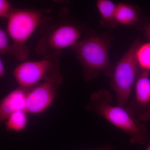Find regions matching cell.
<instances>
[{
  "mask_svg": "<svg viewBox=\"0 0 150 150\" xmlns=\"http://www.w3.org/2000/svg\"><path fill=\"white\" fill-rule=\"evenodd\" d=\"M112 96L106 90L93 93L86 109L103 118L128 134L131 144H144L149 140L146 126L132 115L126 107L113 105Z\"/></svg>",
  "mask_w": 150,
  "mask_h": 150,
  "instance_id": "1",
  "label": "cell"
},
{
  "mask_svg": "<svg viewBox=\"0 0 150 150\" xmlns=\"http://www.w3.org/2000/svg\"><path fill=\"white\" fill-rule=\"evenodd\" d=\"M47 13L42 10L16 9L7 18L6 31L13 42L10 52L19 61L27 59L26 42L38 26L47 20Z\"/></svg>",
  "mask_w": 150,
  "mask_h": 150,
  "instance_id": "2",
  "label": "cell"
},
{
  "mask_svg": "<svg viewBox=\"0 0 150 150\" xmlns=\"http://www.w3.org/2000/svg\"><path fill=\"white\" fill-rule=\"evenodd\" d=\"M109 42L105 38L92 36L78 41L72 47L82 65L86 81L103 73L110 77L113 69L108 56Z\"/></svg>",
  "mask_w": 150,
  "mask_h": 150,
  "instance_id": "3",
  "label": "cell"
},
{
  "mask_svg": "<svg viewBox=\"0 0 150 150\" xmlns=\"http://www.w3.org/2000/svg\"><path fill=\"white\" fill-rule=\"evenodd\" d=\"M140 45L138 38L117 63L110 76V85L116 94V105L121 107H126L138 74L136 52Z\"/></svg>",
  "mask_w": 150,
  "mask_h": 150,
  "instance_id": "4",
  "label": "cell"
},
{
  "mask_svg": "<svg viewBox=\"0 0 150 150\" xmlns=\"http://www.w3.org/2000/svg\"><path fill=\"white\" fill-rule=\"evenodd\" d=\"M59 69L56 57L48 55L41 60L22 62L15 68L13 75L19 87L29 89Z\"/></svg>",
  "mask_w": 150,
  "mask_h": 150,
  "instance_id": "5",
  "label": "cell"
},
{
  "mask_svg": "<svg viewBox=\"0 0 150 150\" xmlns=\"http://www.w3.org/2000/svg\"><path fill=\"white\" fill-rule=\"evenodd\" d=\"M63 81V76L58 71L48 75L40 83L29 89L26 96L25 111L38 114L47 109L56 97Z\"/></svg>",
  "mask_w": 150,
  "mask_h": 150,
  "instance_id": "6",
  "label": "cell"
},
{
  "mask_svg": "<svg viewBox=\"0 0 150 150\" xmlns=\"http://www.w3.org/2000/svg\"><path fill=\"white\" fill-rule=\"evenodd\" d=\"M80 36V31L76 27L71 25H62L43 37L38 44L36 50L41 54L58 52L73 47Z\"/></svg>",
  "mask_w": 150,
  "mask_h": 150,
  "instance_id": "7",
  "label": "cell"
},
{
  "mask_svg": "<svg viewBox=\"0 0 150 150\" xmlns=\"http://www.w3.org/2000/svg\"><path fill=\"white\" fill-rule=\"evenodd\" d=\"M149 71L139 69L137 75L134 98L126 107L141 121L150 119V79Z\"/></svg>",
  "mask_w": 150,
  "mask_h": 150,
  "instance_id": "8",
  "label": "cell"
},
{
  "mask_svg": "<svg viewBox=\"0 0 150 150\" xmlns=\"http://www.w3.org/2000/svg\"><path fill=\"white\" fill-rule=\"evenodd\" d=\"M28 90L19 87L9 93L3 98L0 104L1 121H6L10 115L16 111L25 110Z\"/></svg>",
  "mask_w": 150,
  "mask_h": 150,
  "instance_id": "9",
  "label": "cell"
},
{
  "mask_svg": "<svg viewBox=\"0 0 150 150\" xmlns=\"http://www.w3.org/2000/svg\"><path fill=\"white\" fill-rule=\"evenodd\" d=\"M141 17L139 8L127 3L121 2L116 4L115 20L117 23L127 25L136 24Z\"/></svg>",
  "mask_w": 150,
  "mask_h": 150,
  "instance_id": "10",
  "label": "cell"
},
{
  "mask_svg": "<svg viewBox=\"0 0 150 150\" xmlns=\"http://www.w3.org/2000/svg\"><path fill=\"white\" fill-rule=\"evenodd\" d=\"M96 6L101 16L102 25L113 28L118 24L115 20L116 4L111 0H97Z\"/></svg>",
  "mask_w": 150,
  "mask_h": 150,
  "instance_id": "11",
  "label": "cell"
},
{
  "mask_svg": "<svg viewBox=\"0 0 150 150\" xmlns=\"http://www.w3.org/2000/svg\"><path fill=\"white\" fill-rule=\"evenodd\" d=\"M27 113L25 110H20L10 115L6 120V130L14 132L24 130L28 121Z\"/></svg>",
  "mask_w": 150,
  "mask_h": 150,
  "instance_id": "12",
  "label": "cell"
},
{
  "mask_svg": "<svg viewBox=\"0 0 150 150\" xmlns=\"http://www.w3.org/2000/svg\"><path fill=\"white\" fill-rule=\"evenodd\" d=\"M136 58L141 69L150 71V42L139 46L136 52Z\"/></svg>",
  "mask_w": 150,
  "mask_h": 150,
  "instance_id": "13",
  "label": "cell"
},
{
  "mask_svg": "<svg viewBox=\"0 0 150 150\" xmlns=\"http://www.w3.org/2000/svg\"><path fill=\"white\" fill-rule=\"evenodd\" d=\"M8 34L6 31L0 29V54H4L10 52L11 45L9 40Z\"/></svg>",
  "mask_w": 150,
  "mask_h": 150,
  "instance_id": "14",
  "label": "cell"
},
{
  "mask_svg": "<svg viewBox=\"0 0 150 150\" xmlns=\"http://www.w3.org/2000/svg\"><path fill=\"white\" fill-rule=\"evenodd\" d=\"M13 9L10 0H0V17L1 18H7Z\"/></svg>",
  "mask_w": 150,
  "mask_h": 150,
  "instance_id": "15",
  "label": "cell"
},
{
  "mask_svg": "<svg viewBox=\"0 0 150 150\" xmlns=\"http://www.w3.org/2000/svg\"><path fill=\"white\" fill-rule=\"evenodd\" d=\"M6 72L5 67L2 59H0V77L2 78Z\"/></svg>",
  "mask_w": 150,
  "mask_h": 150,
  "instance_id": "16",
  "label": "cell"
},
{
  "mask_svg": "<svg viewBox=\"0 0 150 150\" xmlns=\"http://www.w3.org/2000/svg\"><path fill=\"white\" fill-rule=\"evenodd\" d=\"M144 31L146 36L150 40V23L145 27Z\"/></svg>",
  "mask_w": 150,
  "mask_h": 150,
  "instance_id": "17",
  "label": "cell"
},
{
  "mask_svg": "<svg viewBox=\"0 0 150 150\" xmlns=\"http://www.w3.org/2000/svg\"><path fill=\"white\" fill-rule=\"evenodd\" d=\"M56 2L68 3L69 2L70 0H53Z\"/></svg>",
  "mask_w": 150,
  "mask_h": 150,
  "instance_id": "18",
  "label": "cell"
},
{
  "mask_svg": "<svg viewBox=\"0 0 150 150\" xmlns=\"http://www.w3.org/2000/svg\"><path fill=\"white\" fill-rule=\"evenodd\" d=\"M94 150H112L111 148L109 147H103L100 148V149H97Z\"/></svg>",
  "mask_w": 150,
  "mask_h": 150,
  "instance_id": "19",
  "label": "cell"
},
{
  "mask_svg": "<svg viewBox=\"0 0 150 150\" xmlns=\"http://www.w3.org/2000/svg\"><path fill=\"white\" fill-rule=\"evenodd\" d=\"M146 150H150V142L149 144V145H148L147 148L146 149Z\"/></svg>",
  "mask_w": 150,
  "mask_h": 150,
  "instance_id": "20",
  "label": "cell"
}]
</instances>
